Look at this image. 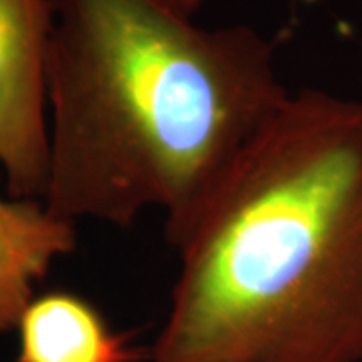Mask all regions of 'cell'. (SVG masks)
<instances>
[{
    "mask_svg": "<svg viewBox=\"0 0 362 362\" xmlns=\"http://www.w3.org/2000/svg\"><path fill=\"white\" fill-rule=\"evenodd\" d=\"M74 221L44 202L0 197V332L12 330L34 298V284L76 248Z\"/></svg>",
    "mask_w": 362,
    "mask_h": 362,
    "instance_id": "4",
    "label": "cell"
},
{
    "mask_svg": "<svg viewBox=\"0 0 362 362\" xmlns=\"http://www.w3.org/2000/svg\"><path fill=\"white\" fill-rule=\"evenodd\" d=\"M153 362H362V101L291 93L166 228Z\"/></svg>",
    "mask_w": 362,
    "mask_h": 362,
    "instance_id": "1",
    "label": "cell"
},
{
    "mask_svg": "<svg viewBox=\"0 0 362 362\" xmlns=\"http://www.w3.org/2000/svg\"><path fill=\"white\" fill-rule=\"evenodd\" d=\"M170 2L173 4L176 8H180L183 13L193 17V13L200 8V6L205 2V0H170Z\"/></svg>",
    "mask_w": 362,
    "mask_h": 362,
    "instance_id": "6",
    "label": "cell"
},
{
    "mask_svg": "<svg viewBox=\"0 0 362 362\" xmlns=\"http://www.w3.org/2000/svg\"><path fill=\"white\" fill-rule=\"evenodd\" d=\"M19 362H131L123 337L93 305L67 292L33 298L19 325Z\"/></svg>",
    "mask_w": 362,
    "mask_h": 362,
    "instance_id": "5",
    "label": "cell"
},
{
    "mask_svg": "<svg viewBox=\"0 0 362 362\" xmlns=\"http://www.w3.org/2000/svg\"><path fill=\"white\" fill-rule=\"evenodd\" d=\"M52 25V0H0V180L19 200L47 188Z\"/></svg>",
    "mask_w": 362,
    "mask_h": 362,
    "instance_id": "3",
    "label": "cell"
},
{
    "mask_svg": "<svg viewBox=\"0 0 362 362\" xmlns=\"http://www.w3.org/2000/svg\"><path fill=\"white\" fill-rule=\"evenodd\" d=\"M44 203L76 221L180 223L291 96L275 42L170 0H52Z\"/></svg>",
    "mask_w": 362,
    "mask_h": 362,
    "instance_id": "2",
    "label": "cell"
}]
</instances>
